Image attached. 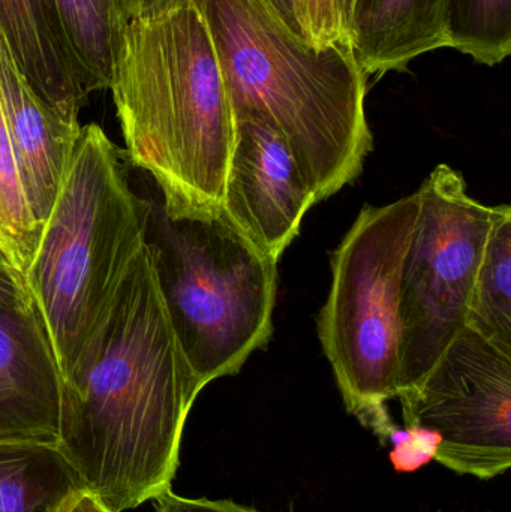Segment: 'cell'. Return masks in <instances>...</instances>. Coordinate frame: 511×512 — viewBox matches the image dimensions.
<instances>
[{
    "label": "cell",
    "mask_w": 511,
    "mask_h": 512,
    "mask_svg": "<svg viewBox=\"0 0 511 512\" xmlns=\"http://www.w3.org/2000/svg\"><path fill=\"white\" fill-rule=\"evenodd\" d=\"M200 393L144 243L86 354L62 382L57 448L99 504L135 510L171 489Z\"/></svg>",
    "instance_id": "6da1fadb"
},
{
    "label": "cell",
    "mask_w": 511,
    "mask_h": 512,
    "mask_svg": "<svg viewBox=\"0 0 511 512\" xmlns=\"http://www.w3.org/2000/svg\"><path fill=\"white\" fill-rule=\"evenodd\" d=\"M110 90L125 156L155 180L165 212L221 213L234 117L197 8L128 21Z\"/></svg>",
    "instance_id": "7a4b0ae2"
},
{
    "label": "cell",
    "mask_w": 511,
    "mask_h": 512,
    "mask_svg": "<svg viewBox=\"0 0 511 512\" xmlns=\"http://www.w3.org/2000/svg\"><path fill=\"white\" fill-rule=\"evenodd\" d=\"M218 57L231 110L275 123L318 203L362 173L374 146L368 75L348 42L308 45L260 0H191Z\"/></svg>",
    "instance_id": "3957f363"
},
{
    "label": "cell",
    "mask_w": 511,
    "mask_h": 512,
    "mask_svg": "<svg viewBox=\"0 0 511 512\" xmlns=\"http://www.w3.org/2000/svg\"><path fill=\"white\" fill-rule=\"evenodd\" d=\"M123 158L101 126H81L23 276L62 382L77 369L146 243L150 200L132 191Z\"/></svg>",
    "instance_id": "277c9868"
},
{
    "label": "cell",
    "mask_w": 511,
    "mask_h": 512,
    "mask_svg": "<svg viewBox=\"0 0 511 512\" xmlns=\"http://www.w3.org/2000/svg\"><path fill=\"white\" fill-rule=\"evenodd\" d=\"M146 246L198 390L239 373L272 337L278 262L222 212L170 216L153 200Z\"/></svg>",
    "instance_id": "5b68a950"
},
{
    "label": "cell",
    "mask_w": 511,
    "mask_h": 512,
    "mask_svg": "<svg viewBox=\"0 0 511 512\" xmlns=\"http://www.w3.org/2000/svg\"><path fill=\"white\" fill-rule=\"evenodd\" d=\"M417 192L365 206L332 256V286L318 336L350 414L380 441L398 427L387 402L401 390L402 261L416 221Z\"/></svg>",
    "instance_id": "8992f818"
},
{
    "label": "cell",
    "mask_w": 511,
    "mask_h": 512,
    "mask_svg": "<svg viewBox=\"0 0 511 512\" xmlns=\"http://www.w3.org/2000/svg\"><path fill=\"white\" fill-rule=\"evenodd\" d=\"M417 197L402 261L399 394L416 387L467 327L471 289L497 216V207L468 195L464 177L449 165H438Z\"/></svg>",
    "instance_id": "52a82bcc"
},
{
    "label": "cell",
    "mask_w": 511,
    "mask_h": 512,
    "mask_svg": "<svg viewBox=\"0 0 511 512\" xmlns=\"http://www.w3.org/2000/svg\"><path fill=\"white\" fill-rule=\"evenodd\" d=\"M405 426L437 433L435 460L480 480L511 466V354L465 327L428 375L399 394Z\"/></svg>",
    "instance_id": "ba28073f"
},
{
    "label": "cell",
    "mask_w": 511,
    "mask_h": 512,
    "mask_svg": "<svg viewBox=\"0 0 511 512\" xmlns=\"http://www.w3.org/2000/svg\"><path fill=\"white\" fill-rule=\"evenodd\" d=\"M234 131L222 213L263 254L279 261L299 236L317 197L288 141L255 111L233 113Z\"/></svg>",
    "instance_id": "9c48e42d"
},
{
    "label": "cell",
    "mask_w": 511,
    "mask_h": 512,
    "mask_svg": "<svg viewBox=\"0 0 511 512\" xmlns=\"http://www.w3.org/2000/svg\"><path fill=\"white\" fill-rule=\"evenodd\" d=\"M62 376L32 309L0 306V442L56 445Z\"/></svg>",
    "instance_id": "30bf717a"
},
{
    "label": "cell",
    "mask_w": 511,
    "mask_h": 512,
    "mask_svg": "<svg viewBox=\"0 0 511 512\" xmlns=\"http://www.w3.org/2000/svg\"><path fill=\"white\" fill-rule=\"evenodd\" d=\"M0 101L36 218L44 227L80 137L33 92L0 35Z\"/></svg>",
    "instance_id": "8fae6325"
},
{
    "label": "cell",
    "mask_w": 511,
    "mask_h": 512,
    "mask_svg": "<svg viewBox=\"0 0 511 512\" xmlns=\"http://www.w3.org/2000/svg\"><path fill=\"white\" fill-rule=\"evenodd\" d=\"M0 35L33 92L66 122L89 101L51 0H0Z\"/></svg>",
    "instance_id": "7c38bea8"
},
{
    "label": "cell",
    "mask_w": 511,
    "mask_h": 512,
    "mask_svg": "<svg viewBox=\"0 0 511 512\" xmlns=\"http://www.w3.org/2000/svg\"><path fill=\"white\" fill-rule=\"evenodd\" d=\"M450 0H354L348 41L366 75L405 71L413 60L449 47Z\"/></svg>",
    "instance_id": "4fadbf2b"
},
{
    "label": "cell",
    "mask_w": 511,
    "mask_h": 512,
    "mask_svg": "<svg viewBox=\"0 0 511 512\" xmlns=\"http://www.w3.org/2000/svg\"><path fill=\"white\" fill-rule=\"evenodd\" d=\"M83 492L56 445L0 442V512H69Z\"/></svg>",
    "instance_id": "5bb4252c"
},
{
    "label": "cell",
    "mask_w": 511,
    "mask_h": 512,
    "mask_svg": "<svg viewBox=\"0 0 511 512\" xmlns=\"http://www.w3.org/2000/svg\"><path fill=\"white\" fill-rule=\"evenodd\" d=\"M467 327L511 354V207L498 206L477 268Z\"/></svg>",
    "instance_id": "9a60e30c"
},
{
    "label": "cell",
    "mask_w": 511,
    "mask_h": 512,
    "mask_svg": "<svg viewBox=\"0 0 511 512\" xmlns=\"http://www.w3.org/2000/svg\"><path fill=\"white\" fill-rule=\"evenodd\" d=\"M87 93L110 89L123 23L116 0H51Z\"/></svg>",
    "instance_id": "2e32d148"
},
{
    "label": "cell",
    "mask_w": 511,
    "mask_h": 512,
    "mask_svg": "<svg viewBox=\"0 0 511 512\" xmlns=\"http://www.w3.org/2000/svg\"><path fill=\"white\" fill-rule=\"evenodd\" d=\"M41 233L0 101V252L21 277L33 261Z\"/></svg>",
    "instance_id": "e0dca14e"
},
{
    "label": "cell",
    "mask_w": 511,
    "mask_h": 512,
    "mask_svg": "<svg viewBox=\"0 0 511 512\" xmlns=\"http://www.w3.org/2000/svg\"><path fill=\"white\" fill-rule=\"evenodd\" d=\"M447 39L480 65H500L511 53V0H450Z\"/></svg>",
    "instance_id": "ac0fdd59"
},
{
    "label": "cell",
    "mask_w": 511,
    "mask_h": 512,
    "mask_svg": "<svg viewBox=\"0 0 511 512\" xmlns=\"http://www.w3.org/2000/svg\"><path fill=\"white\" fill-rule=\"evenodd\" d=\"M390 439L395 444V450L390 454V459L398 471L405 472L419 469L429 460L435 459V453L440 444L437 433L414 429V427H407L404 430L396 429Z\"/></svg>",
    "instance_id": "d6986e66"
},
{
    "label": "cell",
    "mask_w": 511,
    "mask_h": 512,
    "mask_svg": "<svg viewBox=\"0 0 511 512\" xmlns=\"http://www.w3.org/2000/svg\"><path fill=\"white\" fill-rule=\"evenodd\" d=\"M260 2L297 41L314 45L311 30H309L306 0H260Z\"/></svg>",
    "instance_id": "ffe728a7"
},
{
    "label": "cell",
    "mask_w": 511,
    "mask_h": 512,
    "mask_svg": "<svg viewBox=\"0 0 511 512\" xmlns=\"http://www.w3.org/2000/svg\"><path fill=\"white\" fill-rule=\"evenodd\" d=\"M156 512H261L255 508L246 507V505L237 504V502L228 501V499H192L183 498L176 493L167 490L153 499Z\"/></svg>",
    "instance_id": "44dd1931"
},
{
    "label": "cell",
    "mask_w": 511,
    "mask_h": 512,
    "mask_svg": "<svg viewBox=\"0 0 511 512\" xmlns=\"http://www.w3.org/2000/svg\"><path fill=\"white\" fill-rule=\"evenodd\" d=\"M306 9L314 45L320 47L342 41L336 0H306Z\"/></svg>",
    "instance_id": "7402d4cb"
},
{
    "label": "cell",
    "mask_w": 511,
    "mask_h": 512,
    "mask_svg": "<svg viewBox=\"0 0 511 512\" xmlns=\"http://www.w3.org/2000/svg\"><path fill=\"white\" fill-rule=\"evenodd\" d=\"M0 306L30 309L23 277L0 252Z\"/></svg>",
    "instance_id": "603a6c76"
},
{
    "label": "cell",
    "mask_w": 511,
    "mask_h": 512,
    "mask_svg": "<svg viewBox=\"0 0 511 512\" xmlns=\"http://www.w3.org/2000/svg\"><path fill=\"white\" fill-rule=\"evenodd\" d=\"M123 23L138 18H153L168 14L191 3V0H116Z\"/></svg>",
    "instance_id": "cb8c5ba5"
},
{
    "label": "cell",
    "mask_w": 511,
    "mask_h": 512,
    "mask_svg": "<svg viewBox=\"0 0 511 512\" xmlns=\"http://www.w3.org/2000/svg\"><path fill=\"white\" fill-rule=\"evenodd\" d=\"M353 6L354 0H336V11H338L339 29H341L342 41L348 42V44H350V41H348V33H350Z\"/></svg>",
    "instance_id": "d4e9b609"
},
{
    "label": "cell",
    "mask_w": 511,
    "mask_h": 512,
    "mask_svg": "<svg viewBox=\"0 0 511 512\" xmlns=\"http://www.w3.org/2000/svg\"><path fill=\"white\" fill-rule=\"evenodd\" d=\"M69 512H110L104 505L99 504L93 496H90L89 493L83 492L80 496H78L75 504L72 505L71 510Z\"/></svg>",
    "instance_id": "484cf974"
}]
</instances>
